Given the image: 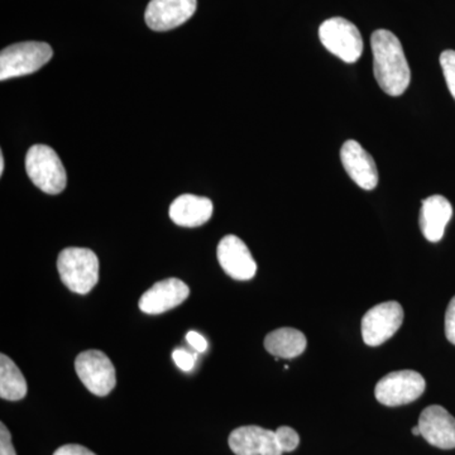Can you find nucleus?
<instances>
[{
  "mask_svg": "<svg viewBox=\"0 0 455 455\" xmlns=\"http://www.w3.org/2000/svg\"><path fill=\"white\" fill-rule=\"evenodd\" d=\"M371 46L374 77L379 88L391 97H400L411 82V70L407 64L403 44L391 31L377 29L371 37Z\"/></svg>",
  "mask_w": 455,
  "mask_h": 455,
  "instance_id": "1",
  "label": "nucleus"
},
{
  "mask_svg": "<svg viewBox=\"0 0 455 455\" xmlns=\"http://www.w3.org/2000/svg\"><path fill=\"white\" fill-rule=\"evenodd\" d=\"M60 277L70 291L86 295L99 281V259L89 248H66L57 259Z\"/></svg>",
  "mask_w": 455,
  "mask_h": 455,
  "instance_id": "2",
  "label": "nucleus"
},
{
  "mask_svg": "<svg viewBox=\"0 0 455 455\" xmlns=\"http://www.w3.org/2000/svg\"><path fill=\"white\" fill-rule=\"evenodd\" d=\"M26 171L33 185L50 196L61 194L68 185L64 164L56 151L49 146L36 145L28 149Z\"/></svg>",
  "mask_w": 455,
  "mask_h": 455,
  "instance_id": "3",
  "label": "nucleus"
},
{
  "mask_svg": "<svg viewBox=\"0 0 455 455\" xmlns=\"http://www.w3.org/2000/svg\"><path fill=\"white\" fill-rule=\"evenodd\" d=\"M53 51L44 42L12 44L0 53V80L26 76L44 68L52 59Z\"/></svg>",
  "mask_w": 455,
  "mask_h": 455,
  "instance_id": "4",
  "label": "nucleus"
},
{
  "mask_svg": "<svg viewBox=\"0 0 455 455\" xmlns=\"http://www.w3.org/2000/svg\"><path fill=\"white\" fill-rule=\"evenodd\" d=\"M319 37L329 52L347 64H355L363 53V40L357 27L346 18L326 20L319 28Z\"/></svg>",
  "mask_w": 455,
  "mask_h": 455,
  "instance_id": "5",
  "label": "nucleus"
},
{
  "mask_svg": "<svg viewBox=\"0 0 455 455\" xmlns=\"http://www.w3.org/2000/svg\"><path fill=\"white\" fill-rule=\"evenodd\" d=\"M75 371L92 395L107 396L116 387V368L109 357L100 350L80 353L75 361Z\"/></svg>",
  "mask_w": 455,
  "mask_h": 455,
  "instance_id": "6",
  "label": "nucleus"
},
{
  "mask_svg": "<svg viewBox=\"0 0 455 455\" xmlns=\"http://www.w3.org/2000/svg\"><path fill=\"white\" fill-rule=\"evenodd\" d=\"M425 391V379L415 371H397L386 374L377 383L374 396L385 406H401L414 403Z\"/></svg>",
  "mask_w": 455,
  "mask_h": 455,
  "instance_id": "7",
  "label": "nucleus"
},
{
  "mask_svg": "<svg viewBox=\"0 0 455 455\" xmlns=\"http://www.w3.org/2000/svg\"><path fill=\"white\" fill-rule=\"evenodd\" d=\"M403 322V309L396 301L382 302L362 319V337L370 347H379L394 337Z\"/></svg>",
  "mask_w": 455,
  "mask_h": 455,
  "instance_id": "8",
  "label": "nucleus"
},
{
  "mask_svg": "<svg viewBox=\"0 0 455 455\" xmlns=\"http://www.w3.org/2000/svg\"><path fill=\"white\" fill-rule=\"evenodd\" d=\"M196 8L197 0H151L146 9V23L154 31H170L188 22Z\"/></svg>",
  "mask_w": 455,
  "mask_h": 455,
  "instance_id": "9",
  "label": "nucleus"
},
{
  "mask_svg": "<svg viewBox=\"0 0 455 455\" xmlns=\"http://www.w3.org/2000/svg\"><path fill=\"white\" fill-rule=\"evenodd\" d=\"M217 256L221 268L235 280L248 281L256 275V260L244 242L236 235H229L221 239Z\"/></svg>",
  "mask_w": 455,
  "mask_h": 455,
  "instance_id": "10",
  "label": "nucleus"
},
{
  "mask_svg": "<svg viewBox=\"0 0 455 455\" xmlns=\"http://www.w3.org/2000/svg\"><path fill=\"white\" fill-rule=\"evenodd\" d=\"M341 164L349 178L363 190L371 191L379 185V170L372 156L357 140H349L340 151Z\"/></svg>",
  "mask_w": 455,
  "mask_h": 455,
  "instance_id": "11",
  "label": "nucleus"
},
{
  "mask_svg": "<svg viewBox=\"0 0 455 455\" xmlns=\"http://www.w3.org/2000/svg\"><path fill=\"white\" fill-rule=\"evenodd\" d=\"M229 447L235 455H283L276 433L256 425H248L233 430Z\"/></svg>",
  "mask_w": 455,
  "mask_h": 455,
  "instance_id": "12",
  "label": "nucleus"
},
{
  "mask_svg": "<svg viewBox=\"0 0 455 455\" xmlns=\"http://www.w3.org/2000/svg\"><path fill=\"white\" fill-rule=\"evenodd\" d=\"M188 295L190 289L187 283L179 278H167L156 283L151 289L143 293L140 300V309L151 315L166 313L181 305Z\"/></svg>",
  "mask_w": 455,
  "mask_h": 455,
  "instance_id": "13",
  "label": "nucleus"
},
{
  "mask_svg": "<svg viewBox=\"0 0 455 455\" xmlns=\"http://www.w3.org/2000/svg\"><path fill=\"white\" fill-rule=\"evenodd\" d=\"M421 436L430 445L439 449L455 448V418L444 407L431 405L419 418Z\"/></svg>",
  "mask_w": 455,
  "mask_h": 455,
  "instance_id": "14",
  "label": "nucleus"
},
{
  "mask_svg": "<svg viewBox=\"0 0 455 455\" xmlns=\"http://www.w3.org/2000/svg\"><path fill=\"white\" fill-rule=\"evenodd\" d=\"M453 217V206L447 197L433 196L423 202L420 211V229L433 243L442 241L445 228Z\"/></svg>",
  "mask_w": 455,
  "mask_h": 455,
  "instance_id": "15",
  "label": "nucleus"
},
{
  "mask_svg": "<svg viewBox=\"0 0 455 455\" xmlns=\"http://www.w3.org/2000/svg\"><path fill=\"white\" fill-rule=\"evenodd\" d=\"M212 203L208 197L191 196H179L170 206V218L180 227L196 228L211 220Z\"/></svg>",
  "mask_w": 455,
  "mask_h": 455,
  "instance_id": "16",
  "label": "nucleus"
},
{
  "mask_svg": "<svg viewBox=\"0 0 455 455\" xmlns=\"http://www.w3.org/2000/svg\"><path fill=\"white\" fill-rule=\"evenodd\" d=\"M307 340L300 331L281 328L266 337L265 348L275 358L291 359L299 357L307 349Z\"/></svg>",
  "mask_w": 455,
  "mask_h": 455,
  "instance_id": "17",
  "label": "nucleus"
},
{
  "mask_svg": "<svg viewBox=\"0 0 455 455\" xmlns=\"http://www.w3.org/2000/svg\"><path fill=\"white\" fill-rule=\"evenodd\" d=\"M27 395V382L17 364L5 355H0V397L20 401Z\"/></svg>",
  "mask_w": 455,
  "mask_h": 455,
  "instance_id": "18",
  "label": "nucleus"
},
{
  "mask_svg": "<svg viewBox=\"0 0 455 455\" xmlns=\"http://www.w3.org/2000/svg\"><path fill=\"white\" fill-rule=\"evenodd\" d=\"M440 65L447 82L449 92L455 100V51L447 50L440 55Z\"/></svg>",
  "mask_w": 455,
  "mask_h": 455,
  "instance_id": "19",
  "label": "nucleus"
},
{
  "mask_svg": "<svg viewBox=\"0 0 455 455\" xmlns=\"http://www.w3.org/2000/svg\"><path fill=\"white\" fill-rule=\"evenodd\" d=\"M275 433H276L278 445L283 453L295 451L300 444V436L292 427H281Z\"/></svg>",
  "mask_w": 455,
  "mask_h": 455,
  "instance_id": "20",
  "label": "nucleus"
},
{
  "mask_svg": "<svg viewBox=\"0 0 455 455\" xmlns=\"http://www.w3.org/2000/svg\"><path fill=\"white\" fill-rule=\"evenodd\" d=\"M172 358L173 361H175L176 366H178L180 370L185 371V372H190L194 366H196V357L191 355V353H188V350L176 349L175 352L172 353Z\"/></svg>",
  "mask_w": 455,
  "mask_h": 455,
  "instance_id": "21",
  "label": "nucleus"
},
{
  "mask_svg": "<svg viewBox=\"0 0 455 455\" xmlns=\"http://www.w3.org/2000/svg\"><path fill=\"white\" fill-rule=\"evenodd\" d=\"M445 335L455 346V296L449 302L447 314H445Z\"/></svg>",
  "mask_w": 455,
  "mask_h": 455,
  "instance_id": "22",
  "label": "nucleus"
},
{
  "mask_svg": "<svg viewBox=\"0 0 455 455\" xmlns=\"http://www.w3.org/2000/svg\"><path fill=\"white\" fill-rule=\"evenodd\" d=\"M0 455H17L12 443V435L4 424H0Z\"/></svg>",
  "mask_w": 455,
  "mask_h": 455,
  "instance_id": "23",
  "label": "nucleus"
},
{
  "mask_svg": "<svg viewBox=\"0 0 455 455\" xmlns=\"http://www.w3.org/2000/svg\"><path fill=\"white\" fill-rule=\"evenodd\" d=\"M53 455H97L89 451L88 448L83 447L79 444H68L62 445L61 448L57 449Z\"/></svg>",
  "mask_w": 455,
  "mask_h": 455,
  "instance_id": "24",
  "label": "nucleus"
},
{
  "mask_svg": "<svg viewBox=\"0 0 455 455\" xmlns=\"http://www.w3.org/2000/svg\"><path fill=\"white\" fill-rule=\"evenodd\" d=\"M187 340L196 352L204 353L208 349V341H206L202 334L196 333V331H188Z\"/></svg>",
  "mask_w": 455,
  "mask_h": 455,
  "instance_id": "25",
  "label": "nucleus"
},
{
  "mask_svg": "<svg viewBox=\"0 0 455 455\" xmlns=\"http://www.w3.org/2000/svg\"><path fill=\"white\" fill-rule=\"evenodd\" d=\"M4 157H3V154H0V175H3L4 172Z\"/></svg>",
  "mask_w": 455,
  "mask_h": 455,
  "instance_id": "26",
  "label": "nucleus"
},
{
  "mask_svg": "<svg viewBox=\"0 0 455 455\" xmlns=\"http://www.w3.org/2000/svg\"><path fill=\"white\" fill-rule=\"evenodd\" d=\"M412 434H414L416 436L421 435V431L420 427H419V425H416V427H412Z\"/></svg>",
  "mask_w": 455,
  "mask_h": 455,
  "instance_id": "27",
  "label": "nucleus"
}]
</instances>
